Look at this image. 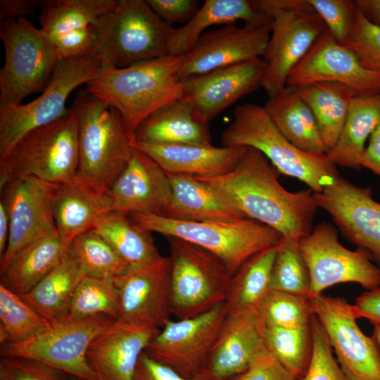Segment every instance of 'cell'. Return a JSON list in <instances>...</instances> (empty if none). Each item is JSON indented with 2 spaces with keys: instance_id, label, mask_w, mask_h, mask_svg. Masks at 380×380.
I'll use <instances>...</instances> for the list:
<instances>
[{
  "instance_id": "cell-1",
  "label": "cell",
  "mask_w": 380,
  "mask_h": 380,
  "mask_svg": "<svg viewBox=\"0 0 380 380\" xmlns=\"http://www.w3.org/2000/svg\"><path fill=\"white\" fill-rule=\"evenodd\" d=\"M277 172L260 151L246 147L230 172L195 177L217 190L246 217L272 228L283 239L299 241L313 229L318 208L314 192L309 188L288 191Z\"/></svg>"
},
{
  "instance_id": "cell-2",
  "label": "cell",
  "mask_w": 380,
  "mask_h": 380,
  "mask_svg": "<svg viewBox=\"0 0 380 380\" xmlns=\"http://www.w3.org/2000/svg\"><path fill=\"white\" fill-rule=\"evenodd\" d=\"M181 56L167 55L122 68L102 67L86 89L120 113L132 137L151 113L184 96Z\"/></svg>"
},
{
  "instance_id": "cell-3",
  "label": "cell",
  "mask_w": 380,
  "mask_h": 380,
  "mask_svg": "<svg viewBox=\"0 0 380 380\" xmlns=\"http://www.w3.org/2000/svg\"><path fill=\"white\" fill-rule=\"evenodd\" d=\"M70 108L79 125L77 175L95 190L108 194L132 157L133 139L118 110L86 88L77 92Z\"/></svg>"
},
{
  "instance_id": "cell-4",
  "label": "cell",
  "mask_w": 380,
  "mask_h": 380,
  "mask_svg": "<svg viewBox=\"0 0 380 380\" xmlns=\"http://www.w3.org/2000/svg\"><path fill=\"white\" fill-rule=\"evenodd\" d=\"M221 142L224 146L258 150L278 172L301 181L314 193L321 192L341 177L327 154H314L294 146L277 129L264 106L257 104L236 108Z\"/></svg>"
},
{
  "instance_id": "cell-5",
  "label": "cell",
  "mask_w": 380,
  "mask_h": 380,
  "mask_svg": "<svg viewBox=\"0 0 380 380\" xmlns=\"http://www.w3.org/2000/svg\"><path fill=\"white\" fill-rule=\"evenodd\" d=\"M128 215L151 232L178 238L211 252L223 261L232 276L249 258L277 246L283 239L272 228L247 217L191 222L138 213Z\"/></svg>"
},
{
  "instance_id": "cell-6",
  "label": "cell",
  "mask_w": 380,
  "mask_h": 380,
  "mask_svg": "<svg viewBox=\"0 0 380 380\" xmlns=\"http://www.w3.org/2000/svg\"><path fill=\"white\" fill-rule=\"evenodd\" d=\"M96 57L103 68H122L168 55L173 28L146 0H118L95 24Z\"/></svg>"
},
{
  "instance_id": "cell-7",
  "label": "cell",
  "mask_w": 380,
  "mask_h": 380,
  "mask_svg": "<svg viewBox=\"0 0 380 380\" xmlns=\"http://www.w3.org/2000/svg\"><path fill=\"white\" fill-rule=\"evenodd\" d=\"M0 39L5 51L0 108H5L44 91L61 59L48 34L26 18L1 22Z\"/></svg>"
},
{
  "instance_id": "cell-8",
  "label": "cell",
  "mask_w": 380,
  "mask_h": 380,
  "mask_svg": "<svg viewBox=\"0 0 380 380\" xmlns=\"http://www.w3.org/2000/svg\"><path fill=\"white\" fill-rule=\"evenodd\" d=\"M78 127L70 108L60 119L27 133L0 160V186L23 177L54 184L74 177L79 165Z\"/></svg>"
},
{
  "instance_id": "cell-9",
  "label": "cell",
  "mask_w": 380,
  "mask_h": 380,
  "mask_svg": "<svg viewBox=\"0 0 380 380\" xmlns=\"http://www.w3.org/2000/svg\"><path fill=\"white\" fill-rule=\"evenodd\" d=\"M272 19L263 56L267 64L262 87L272 96L287 86L290 72L327 30L307 0H253Z\"/></svg>"
},
{
  "instance_id": "cell-10",
  "label": "cell",
  "mask_w": 380,
  "mask_h": 380,
  "mask_svg": "<svg viewBox=\"0 0 380 380\" xmlns=\"http://www.w3.org/2000/svg\"><path fill=\"white\" fill-rule=\"evenodd\" d=\"M170 246V302L177 319L203 314L224 303L232 275L211 252L175 237Z\"/></svg>"
},
{
  "instance_id": "cell-11",
  "label": "cell",
  "mask_w": 380,
  "mask_h": 380,
  "mask_svg": "<svg viewBox=\"0 0 380 380\" xmlns=\"http://www.w3.org/2000/svg\"><path fill=\"white\" fill-rule=\"evenodd\" d=\"M114 320L105 315L78 318L67 315L25 341L1 345L0 355L38 361L82 380H97L88 349Z\"/></svg>"
},
{
  "instance_id": "cell-12",
  "label": "cell",
  "mask_w": 380,
  "mask_h": 380,
  "mask_svg": "<svg viewBox=\"0 0 380 380\" xmlns=\"http://www.w3.org/2000/svg\"><path fill=\"white\" fill-rule=\"evenodd\" d=\"M102 68L96 57L62 59L40 96L30 103L0 108V160L27 133L67 114L66 102L78 87L96 79Z\"/></svg>"
},
{
  "instance_id": "cell-13",
  "label": "cell",
  "mask_w": 380,
  "mask_h": 380,
  "mask_svg": "<svg viewBox=\"0 0 380 380\" xmlns=\"http://www.w3.org/2000/svg\"><path fill=\"white\" fill-rule=\"evenodd\" d=\"M298 246L310 277L309 299L338 284L356 283L366 290L380 286V268L367 252L344 247L333 224L319 223Z\"/></svg>"
},
{
  "instance_id": "cell-14",
  "label": "cell",
  "mask_w": 380,
  "mask_h": 380,
  "mask_svg": "<svg viewBox=\"0 0 380 380\" xmlns=\"http://www.w3.org/2000/svg\"><path fill=\"white\" fill-rule=\"evenodd\" d=\"M58 184L23 177L0 186V201L10 218L8 245L0 258V274L24 247L39 239L58 234L53 211Z\"/></svg>"
},
{
  "instance_id": "cell-15",
  "label": "cell",
  "mask_w": 380,
  "mask_h": 380,
  "mask_svg": "<svg viewBox=\"0 0 380 380\" xmlns=\"http://www.w3.org/2000/svg\"><path fill=\"white\" fill-rule=\"evenodd\" d=\"M309 300L346 376L350 380H380V352L373 337L358 327L353 305L323 293Z\"/></svg>"
},
{
  "instance_id": "cell-16",
  "label": "cell",
  "mask_w": 380,
  "mask_h": 380,
  "mask_svg": "<svg viewBox=\"0 0 380 380\" xmlns=\"http://www.w3.org/2000/svg\"><path fill=\"white\" fill-rule=\"evenodd\" d=\"M227 315L222 303L196 317L170 319L144 352L184 376H194L205 370Z\"/></svg>"
},
{
  "instance_id": "cell-17",
  "label": "cell",
  "mask_w": 380,
  "mask_h": 380,
  "mask_svg": "<svg viewBox=\"0 0 380 380\" xmlns=\"http://www.w3.org/2000/svg\"><path fill=\"white\" fill-rule=\"evenodd\" d=\"M318 208L332 218L341 234L367 252L380 268V203L371 187H360L339 177L321 192L314 193Z\"/></svg>"
},
{
  "instance_id": "cell-18",
  "label": "cell",
  "mask_w": 380,
  "mask_h": 380,
  "mask_svg": "<svg viewBox=\"0 0 380 380\" xmlns=\"http://www.w3.org/2000/svg\"><path fill=\"white\" fill-rule=\"evenodd\" d=\"M332 82L356 96L380 94V72L367 69L355 54L327 30L290 72L287 86Z\"/></svg>"
},
{
  "instance_id": "cell-19",
  "label": "cell",
  "mask_w": 380,
  "mask_h": 380,
  "mask_svg": "<svg viewBox=\"0 0 380 380\" xmlns=\"http://www.w3.org/2000/svg\"><path fill=\"white\" fill-rule=\"evenodd\" d=\"M170 274L168 256L150 264L129 266L115 277L119 300L117 319L163 327L171 315Z\"/></svg>"
},
{
  "instance_id": "cell-20",
  "label": "cell",
  "mask_w": 380,
  "mask_h": 380,
  "mask_svg": "<svg viewBox=\"0 0 380 380\" xmlns=\"http://www.w3.org/2000/svg\"><path fill=\"white\" fill-rule=\"evenodd\" d=\"M270 33L271 23L258 28L227 25L205 32L181 56L179 77L185 79L263 58Z\"/></svg>"
},
{
  "instance_id": "cell-21",
  "label": "cell",
  "mask_w": 380,
  "mask_h": 380,
  "mask_svg": "<svg viewBox=\"0 0 380 380\" xmlns=\"http://www.w3.org/2000/svg\"><path fill=\"white\" fill-rule=\"evenodd\" d=\"M267 64L258 58L182 79L184 96L195 104L208 121L241 97L262 87Z\"/></svg>"
},
{
  "instance_id": "cell-22",
  "label": "cell",
  "mask_w": 380,
  "mask_h": 380,
  "mask_svg": "<svg viewBox=\"0 0 380 380\" xmlns=\"http://www.w3.org/2000/svg\"><path fill=\"white\" fill-rule=\"evenodd\" d=\"M112 210L164 216L172 199L170 179L146 153L134 148L131 158L108 192Z\"/></svg>"
},
{
  "instance_id": "cell-23",
  "label": "cell",
  "mask_w": 380,
  "mask_h": 380,
  "mask_svg": "<svg viewBox=\"0 0 380 380\" xmlns=\"http://www.w3.org/2000/svg\"><path fill=\"white\" fill-rule=\"evenodd\" d=\"M265 328L259 311L227 314L207 362L210 379L230 380L267 352Z\"/></svg>"
},
{
  "instance_id": "cell-24",
  "label": "cell",
  "mask_w": 380,
  "mask_h": 380,
  "mask_svg": "<svg viewBox=\"0 0 380 380\" xmlns=\"http://www.w3.org/2000/svg\"><path fill=\"white\" fill-rule=\"evenodd\" d=\"M160 328L116 319L90 344L87 357L97 380H133L140 356Z\"/></svg>"
},
{
  "instance_id": "cell-25",
  "label": "cell",
  "mask_w": 380,
  "mask_h": 380,
  "mask_svg": "<svg viewBox=\"0 0 380 380\" xmlns=\"http://www.w3.org/2000/svg\"><path fill=\"white\" fill-rule=\"evenodd\" d=\"M132 146L154 160L169 174L213 177L230 172L245 152L244 146L154 144L132 141Z\"/></svg>"
},
{
  "instance_id": "cell-26",
  "label": "cell",
  "mask_w": 380,
  "mask_h": 380,
  "mask_svg": "<svg viewBox=\"0 0 380 380\" xmlns=\"http://www.w3.org/2000/svg\"><path fill=\"white\" fill-rule=\"evenodd\" d=\"M133 141L154 144L213 145L209 121L186 96L148 116L135 131Z\"/></svg>"
},
{
  "instance_id": "cell-27",
  "label": "cell",
  "mask_w": 380,
  "mask_h": 380,
  "mask_svg": "<svg viewBox=\"0 0 380 380\" xmlns=\"http://www.w3.org/2000/svg\"><path fill=\"white\" fill-rule=\"evenodd\" d=\"M112 210L108 194L101 193L77 175L58 184L54 203V219L58 236L71 242L93 229L97 220Z\"/></svg>"
},
{
  "instance_id": "cell-28",
  "label": "cell",
  "mask_w": 380,
  "mask_h": 380,
  "mask_svg": "<svg viewBox=\"0 0 380 380\" xmlns=\"http://www.w3.org/2000/svg\"><path fill=\"white\" fill-rule=\"evenodd\" d=\"M239 20L248 28H258L272 22L255 7L252 0H205L190 21L172 28L167 43L168 55L183 56L210 26L234 25Z\"/></svg>"
},
{
  "instance_id": "cell-29",
  "label": "cell",
  "mask_w": 380,
  "mask_h": 380,
  "mask_svg": "<svg viewBox=\"0 0 380 380\" xmlns=\"http://www.w3.org/2000/svg\"><path fill=\"white\" fill-rule=\"evenodd\" d=\"M167 175L172 199L163 217L191 222L231 221L246 217L208 184L193 176Z\"/></svg>"
},
{
  "instance_id": "cell-30",
  "label": "cell",
  "mask_w": 380,
  "mask_h": 380,
  "mask_svg": "<svg viewBox=\"0 0 380 380\" xmlns=\"http://www.w3.org/2000/svg\"><path fill=\"white\" fill-rule=\"evenodd\" d=\"M264 108L280 132L294 146L327 154L315 118L296 87L286 86L270 96Z\"/></svg>"
},
{
  "instance_id": "cell-31",
  "label": "cell",
  "mask_w": 380,
  "mask_h": 380,
  "mask_svg": "<svg viewBox=\"0 0 380 380\" xmlns=\"http://www.w3.org/2000/svg\"><path fill=\"white\" fill-rule=\"evenodd\" d=\"M70 246L58 234L28 244L0 274V284L17 294L26 293L68 257Z\"/></svg>"
},
{
  "instance_id": "cell-32",
  "label": "cell",
  "mask_w": 380,
  "mask_h": 380,
  "mask_svg": "<svg viewBox=\"0 0 380 380\" xmlns=\"http://www.w3.org/2000/svg\"><path fill=\"white\" fill-rule=\"evenodd\" d=\"M380 122V94L354 96L338 139L327 154L336 165L360 170L367 141Z\"/></svg>"
},
{
  "instance_id": "cell-33",
  "label": "cell",
  "mask_w": 380,
  "mask_h": 380,
  "mask_svg": "<svg viewBox=\"0 0 380 380\" xmlns=\"http://www.w3.org/2000/svg\"><path fill=\"white\" fill-rule=\"evenodd\" d=\"M129 266L154 262L160 254L151 232L136 224L128 215L110 210L102 215L93 228Z\"/></svg>"
},
{
  "instance_id": "cell-34",
  "label": "cell",
  "mask_w": 380,
  "mask_h": 380,
  "mask_svg": "<svg viewBox=\"0 0 380 380\" xmlns=\"http://www.w3.org/2000/svg\"><path fill=\"white\" fill-rule=\"evenodd\" d=\"M296 87L315 118L327 154L338 139L350 101L356 95L346 86L332 82Z\"/></svg>"
},
{
  "instance_id": "cell-35",
  "label": "cell",
  "mask_w": 380,
  "mask_h": 380,
  "mask_svg": "<svg viewBox=\"0 0 380 380\" xmlns=\"http://www.w3.org/2000/svg\"><path fill=\"white\" fill-rule=\"evenodd\" d=\"M279 244L249 258L232 277L224 302L227 314L241 315L259 311L262 300L270 290L272 269Z\"/></svg>"
},
{
  "instance_id": "cell-36",
  "label": "cell",
  "mask_w": 380,
  "mask_h": 380,
  "mask_svg": "<svg viewBox=\"0 0 380 380\" xmlns=\"http://www.w3.org/2000/svg\"><path fill=\"white\" fill-rule=\"evenodd\" d=\"M81 274L75 262L68 257L20 297L49 322L68 315L74 291Z\"/></svg>"
},
{
  "instance_id": "cell-37",
  "label": "cell",
  "mask_w": 380,
  "mask_h": 380,
  "mask_svg": "<svg viewBox=\"0 0 380 380\" xmlns=\"http://www.w3.org/2000/svg\"><path fill=\"white\" fill-rule=\"evenodd\" d=\"M116 0H36L40 28L50 38L95 24Z\"/></svg>"
},
{
  "instance_id": "cell-38",
  "label": "cell",
  "mask_w": 380,
  "mask_h": 380,
  "mask_svg": "<svg viewBox=\"0 0 380 380\" xmlns=\"http://www.w3.org/2000/svg\"><path fill=\"white\" fill-rule=\"evenodd\" d=\"M69 255L82 276L115 278L129 267L110 244L93 229L79 235L71 242Z\"/></svg>"
},
{
  "instance_id": "cell-39",
  "label": "cell",
  "mask_w": 380,
  "mask_h": 380,
  "mask_svg": "<svg viewBox=\"0 0 380 380\" xmlns=\"http://www.w3.org/2000/svg\"><path fill=\"white\" fill-rule=\"evenodd\" d=\"M265 341L267 350L287 370L298 379L303 375L312 350L310 324L294 329L266 325Z\"/></svg>"
},
{
  "instance_id": "cell-40",
  "label": "cell",
  "mask_w": 380,
  "mask_h": 380,
  "mask_svg": "<svg viewBox=\"0 0 380 380\" xmlns=\"http://www.w3.org/2000/svg\"><path fill=\"white\" fill-rule=\"evenodd\" d=\"M50 322L30 306L19 294L0 284V344L25 341Z\"/></svg>"
},
{
  "instance_id": "cell-41",
  "label": "cell",
  "mask_w": 380,
  "mask_h": 380,
  "mask_svg": "<svg viewBox=\"0 0 380 380\" xmlns=\"http://www.w3.org/2000/svg\"><path fill=\"white\" fill-rule=\"evenodd\" d=\"M118 294L115 278L82 276L72 297L68 315L72 317H118Z\"/></svg>"
},
{
  "instance_id": "cell-42",
  "label": "cell",
  "mask_w": 380,
  "mask_h": 380,
  "mask_svg": "<svg viewBox=\"0 0 380 380\" xmlns=\"http://www.w3.org/2000/svg\"><path fill=\"white\" fill-rule=\"evenodd\" d=\"M270 289L310 298L309 270L298 246V241H281L274 260Z\"/></svg>"
},
{
  "instance_id": "cell-43",
  "label": "cell",
  "mask_w": 380,
  "mask_h": 380,
  "mask_svg": "<svg viewBox=\"0 0 380 380\" xmlns=\"http://www.w3.org/2000/svg\"><path fill=\"white\" fill-rule=\"evenodd\" d=\"M259 312L267 326L294 329L310 324V300L303 296L270 289Z\"/></svg>"
},
{
  "instance_id": "cell-44",
  "label": "cell",
  "mask_w": 380,
  "mask_h": 380,
  "mask_svg": "<svg viewBox=\"0 0 380 380\" xmlns=\"http://www.w3.org/2000/svg\"><path fill=\"white\" fill-rule=\"evenodd\" d=\"M310 325L312 334V355L305 372L298 380H350L334 357L325 331L314 315Z\"/></svg>"
},
{
  "instance_id": "cell-45",
  "label": "cell",
  "mask_w": 380,
  "mask_h": 380,
  "mask_svg": "<svg viewBox=\"0 0 380 380\" xmlns=\"http://www.w3.org/2000/svg\"><path fill=\"white\" fill-rule=\"evenodd\" d=\"M345 46L365 68L380 72V27L370 23L357 8L354 26Z\"/></svg>"
},
{
  "instance_id": "cell-46",
  "label": "cell",
  "mask_w": 380,
  "mask_h": 380,
  "mask_svg": "<svg viewBox=\"0 0 380 380\" xmlns=\"http://www.w3.org/2000/svg\"><path fill=\"white\" fill-rule=\"evenodd\" d=\"M334 39L345 45L354 26L357 6L353 0H307Z\"/></svg>"
},
{
  "instance_id": "cell-47",
  "label": "cell",
  "mask_w": 380,
  "mask_h": 380,
  "mask_svg": "<svg viewBox=\"0 0 380 380\" xmlns=\"http://www.w3.org/2000/svg\"><path fill=\"white\" fill-rule=\"evenodd\" d=\"M0 380H72L67 373L46 364L18 357H1Z\"/></svg>"
},
{
  "instance_id": "cell-48",
  "label": "cell",
  "mask_w": 380,
  "mask_h": 380,
  "mask_svg": "<svg viewBox=\"0 0 380 380\" xmlns=\"http://www.w3.org/2000/svg\"><path fill=\"white\" fill-rule=\"evenodd\" d=\"M61 59L96 57L97 38L94 25L50 38Z\"/></svg>"
},
{
  "instance_id": "cell-49",
  "label": "cell",
  "mask_w": 380,
  "mask_h": 380,
  "mask_svg": "<svg viewBox=\"0 0 380 380\" xmlns=\"http://www.w3.org/2000/svg\"><path fill=\"white\" fill-rule=\"evenodd\" d=\"M133 380H211L204 370L192 376H184L172 368L154 360L145 352L140 356Z\"/></svg>"
},
{
  "instance_id": "cell-50",
  "label": "cell",
  "mask_w": 380,
  "mask_h": 380,
  "mask_svg": "<svg viewBox=\"0 0 380 380\" xmlns=\"http://www.w3.org/2000/svg\"><path fill=\"white\" fill-rule=\"evenodd\" d=\"M151 9L165 23H187L201 7L197 0H146Z\"/></svg>"
},
{
  "instance_id": "cell-51",
  "label": "cell",
  "mask_w": 380,
  "mask_h": 380,
  "mask_svg": "<svg viewBox=\"0 0 380 380\" xmlns=\"http://www.w3.org/2000/svg\"><path fill=\"white\" fill-rule=\"evenodd\" d=\"M230 380H298L268 350L242 374Z\"/></svg>"
},
{
  "instance_id": "cell-52",
  "label": "cell",
  "mask_w": 380,
  "mask_h": 380,
  "mask_svg": "<svg viewBox=\"0 0 380 380\" xmlns=\"http://www.w3.org/2000/svg\"><path fill=\"white\" fill-rule=\"evenodd\" d=\"M353 308L357 319L365 318L373 324H380V286L357 297Z\"/></svg>"
},
{
  "instance_id": "cell-53",
  "label": "cell",
  "mask_w": 380,
  "mask_h": 380,
  "mask_svg": "<svg viewBox=\"0 0 380 380\" xmlns=\"http://www.w3.org/2000/svg\"><path fill=\"white\" fill-rule=\"evenodd\" d=\"M37 9L36 0H1V22L9 19L25 18Z\"/></svg>"
},
{
  "instance_id": "cell-54",
  "label": "cell",
  "mask_w": 380,
  "mask_h": 380,
  "mask_svg": "<svg viewBox=\"0 0 380 380\" xmlns=\"http://www.w3.org/2000/svg\"><path fill=\"white\" fill-rule=\"evenodd\" d=\"M360 165L380 177V122L368 140Z\"/></svg>"
},
{
  "instance_id": "cell-55",
  "label": "cell",
  "mask_w": 380,
  "mask_h": 380,
  "mask_svg": "<svg viewBox=\"0 0 380 380\" xmlns=\"http://www.w3.org/2000/svg\"><path fill=\"white\" fill-rule=\"evenodd\" d=\"M357 8L372 24L380 27V0H355Z\"/></svg>"
},
{
  "instance_id": "cell-56",
  "label": "cell",
  "mask_w": 380,
  "mask_h": 380,
  "mask_svg": "<svg viewBox=\"0 0 380 380\" xmlns=\"http://www.w3.org/2000/svg\"><path fill=\"white\" fill-rule=\"evenodd\" d=\"M10 234V218L4 204L0 201V258L4 254Z\"/></svg>"
},
{
  "instance_id": "cell-57",
  "label": "cell",
  "mask_w": 380,
  "mask_h": 380,
  "mask_svg": "<svg viewBox=\"0 0 380 380\" xmlns=\"http://www.w3.org/2000/svg\"><path fill=\"white\" fill-rule=\"evenodd\" d=\"M373 325H374V328H373L372 337L374 339L376 344L378 347V349L380 352V324H375Z\"/></svg>"
},
{
  "instance_id": "cell-58",
  "label": "cell",
  "mask_w": 380,
  "mask_h": 380,
  "mask_svg": "<svg viewBox=\"0 0 380 380\" xmlns=\"http://www.w3.org/2000/svg\"><path fill=\"white\" fill-rule=\"evenodd\" d=\"M71 379H72V380H82V379H77V378L73 377V376H71Z\"/></svg>"
}]
</instances>
